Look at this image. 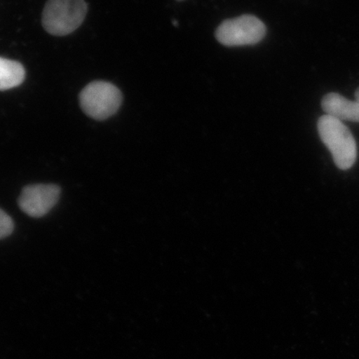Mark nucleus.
I'll use <instances>...</instances> for the list:
<instances>
[{
  "label": "nucleus",
  "instance_id": "7ed1b4c3",
  "mask_svg": "<svg viewBox=\"0 0 359 359\" xmlns=\"http://www.w3.org/2000/svg\"><path fill=\"white\" fill-rule=\"evenodd\" d=\"M81 109L95 120H106L114 116L123 102V94L111 83L95 81L87 85L79 95Z\"/></svg>",
  "mask_w": 359,
  "mask_h": 359
},
{
  "label": "nucleus",
  "instance_id": "f03ea898",
  "mask_svg": "<svg viewBox=\"0 0 359 359\" xmlns=\"http://www.w3.org/2000/svg\"><path fill=\"white\" fill-rule=\"evenodd\" d=\"M87 12L84 0H48L43 8L42 24L53 36L69 35L83 24Z\"/></svg>",
  "mask_w": 359,
  "mask_h": 359
},
{
  "label": "nucleus",
  "instance_id": "6e6552de",
  "mask_svg": "<svg viewBox=\"0 0 359 359\" xmlns=\"http://www.w3.org/2000/svg\"><path fill=\"white\" fill-rule=\"evenodd\" d=\"M15 230L13 219L4 210L0 209V240L10 236Z\"/></svg>",
  "mask_w": 359,
  "mask_h": 359
},
{
  "label": "nucleus",
  "instance_id": "0eeeda50",
  "mask_svg": "<svg viewBox=\"0 0 359 359\" xmlns=\"http://www.w3.org/2000/svg\"><path fill=\"white\" fill-rule=\"evenodd\" d=\"M25 79V69L20 62L0 57V91L20 86Z\"/></svg>",
  "mask_w": 359,
  "mask_h": 359
},
{
  "label": "nucleus",
  "instance_id": "20e7f679",
  "mask_svg": "<svg viewBox=\"0 0 359 359\" xmlns=\"http://www.w3.org/2000/svg\"><path fill=\"white\" fill-rule=\"evenodd\" d=\"M266 27L258 18L242 15L224 21L215 32V38L224 46L240 47L259 43L266 37Z\"/></svg>",
  "mask_w": 359,
  "mask_h": 359
},
{
  "label": "nucleus",
  "instance_id": "423d86ee",
  "mask_svg": "<svg viewBox=\"0 0 359 359\" xmlns=\"http://www.w3.org/2000/svg\"><path fill=\"white\" fill-rule=\"evenodd\" d=\"M325 115L340 121L359 123V102L347 100L337 93L326 94L321 101Z\"/></svg>",
  "mask_w": 359,
  "mask_h": 359
},
{
  "label": "nucleus",
  "instance_id": "f257e3e1",
  "mask_svg": "<svg viewBox=\"0 0 359 359\" xmlns=\"http://www.w3.org/2000/svg\"><path fill=\"white\" fill-rule=\"evenodd\" d=\"M317 128L337 167L341 170L351 168L357 159L358 150L355 139L348 127L342 121L324 115L318 120Z\"/></svg>",
  "mask_w": 359,
  "mask_h": 359
},
{
  "label": "nucleus",
  "instance_id": "1a4fd4ad",
  "mask_svg": "<svg viewBox=\"0 0 359 359\" xmlns=\"http://www.w3.org/2000/svg\"><path fill=\"white\" fill-rule=\"evenodd\" d=\"M355 98H356V101L359 102V88L356 90Z\"/></svg>",
  "mask_w": 359,
  "mask_h": 359
},
{
  "label": "nucleus",
  "instance_id": "39448f33",
  "mask_svg": "<svg viewBox=\"0 0 359 359\" xmlns=\"http://www.w3.org/2000/svg\"><path fill=\"white\" fill-rule=\"evenodd\" d=\"M60 194V187L55 184H34L22 190L18 204L29 217L41 218L55 208Z\"/></svg>",
  "mask_w": 359,
  "mask_h": 359
}]
</instances>
